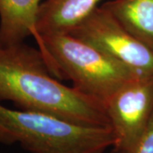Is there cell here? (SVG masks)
Returning a JSON list of instances; mask_svg holds the SVG:
<instances>
[{"mask_svg":"<svg viewBox=\"0 0 153 153\" xmlns=\"http://www.w3.org/2000/svg\"><path fill=\"white\" fill-rule=\"evenodd\" d=\"M104 106L115 137L111 153L129 151L153 113V74L140 75L127 82Z\"/></svg>","mask_w":153,"mask_h":153,"instance_id":"cell-5","label":"cell"},{"mask_svg":"<svg viewBox=\"0 0 153 153\" xmlns=\"http://www.w3.org/2000/svg\"><path fill=\"white\" fill-rule=\"evenodd\" d=\"M0 143L7 146H10L16 143V139L12 134V133L1 122H0Z\"/></svg>","mask_w":153,"mask_h":153,"instance_id":"cell-10","label":"cell"},{"mask_svg":"<svg viewBox=\"0 0 153 153\" xmlns=\"http://www.w3.org/2000/svg\"><path fill=\"white\" fill-rule=\"evenodd\" d=\"M42 1L0 0V45L22 43L31 36L39 44L36 23Z\"/></svg>","mask_w":153,"mask_h":153,"instance_id":"cell-7","label":"cell"},{"mask_svg":"<svg viewBox=\"0 0 153 153\" xmlns=\"http://www.w3.org/2000/svg\"><path fill=\"white\" fill-rule=\"evenodd\" d=\"M124 153H153V113L139 140L129 151Z\"/></svg>","mask_w":153,"mask_h":153,"instance_id":"cell-9","label":"cell"},{"mask_svg":"<svg viewBox=\"0 0 153 153\" xmlns=\"http://www.w3.org/2000/svg\"><path fill=\"white\" fill-rule=\"evenodd\" d=\"M69 33L133 71L153 74V49L129 33L104 6H99Z\"/></svg>","mask_w":153,"mask_h":153,"instance_id":"cell-4","label":"cell"},{"mask_svg":"<svg viewBox=\"0 0 153 153\" xmlns=\"http://www.w3.org/2000/svg\"><path fill=\"white\" fill-rule=\"evenodd\" d=\"M76 123L110 126L104 105L57 80L38 49L24 42L0 45V102Z\"/></svg>","mask_w":153,"mask_h":153,"instance_id":"cell-1","label":"cell"},{"mask_svg":"<svg viewBox=\"0 0 153 153\" xmlns=\"http://www.w3.org/2000/svg\"><path fill=\"white\" fill-rule=\"evenodd\" d=\"M38 47L55 77L70 80L78 92L103 105L127 82L143 75L69 33L43 35Z\"/></svg>","mask_w":153,"mask_h":153,"instance_id":"cell-2","label":"cell"},{"mask_svg":"<svg viewBox=\"0 0 153 153\" xmlns=\"http://www.w3.org/2000/svg\"><path fill=\"white\" fill-rule=\"evenodd\" d=\"M0 122L31 153H105L115 144L111 126L82 124L44 112L10 109L1 103Z\"/></svg>","mask_w":153,"mask_h":153,"instance_id":"cell-3","label":"cell"},{"mask_svg":"<svg viewBox=\"0 0 153 153\" xmlns=\"http://www.w3.org/2000/svg\"><path fill=\"white\" fill-rule=\"evenodd\" d=\"M101 0H44L39 7L36 27L41 36L70 33L99 6Z\"/></svg>","mask_w":153,"mask_h":153,"instance_id":"cell-6","label":"cell"},{"mask_svg":"<svg viewBox=\"0 0 153 153\" xmlns=\"http://www.w3.org/2000/svg\"><path fill=\"white\" fill-rule=\"evenodd\" d=\"M102 6L135 38L153 49V0H111Z\"/></svg>","mask_w":153,"mask_h":153,"instance_id":"cell-8","label":"cell"}]
</instances>
